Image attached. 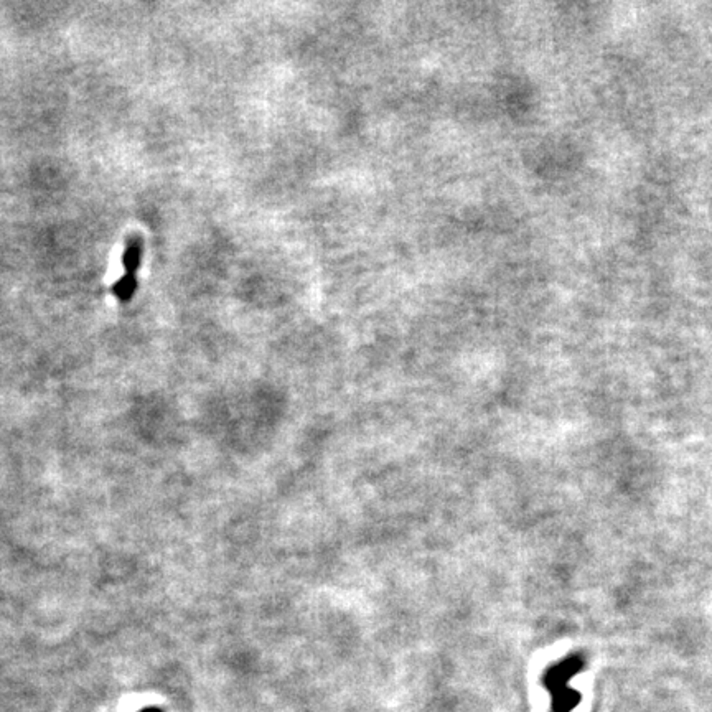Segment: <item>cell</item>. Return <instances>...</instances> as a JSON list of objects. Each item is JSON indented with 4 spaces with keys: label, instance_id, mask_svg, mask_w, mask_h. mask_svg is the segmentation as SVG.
<instances>
[{
    "label": "cell",
    "instance_id": "7a4b0ae2",
    "mask_svg": "<svg viewBox=\"0 0 712 712\" xmlns=\"http://www.w3.org/2000/svg\"><path fill=\"white\" fill-rule=\"evenodd\" d=\"M137 290V275L126 273L117 283L112 285V294L117 300L129 302Z\"/></svg>",
    "mask_w": 712,
    "mask_h": 712
},
{
    "label": "cell",
    "instance_id": "6da1fadb",
    "mask_svg": "<svg viewBox=\"0 0 712 712\" xmlns=\"http://www.w3.org/2000/svg\"><path fill=\"white\" fill-rule=\"evenodd\" d=\"M143 254V244L141 236H131L127 239L124 256H122V263H124L126 273L136 274L137 269L141 268V261Z\"/></svg>",
    "mask_w": 712,
    "mask_h": 712
}]
</instances>
